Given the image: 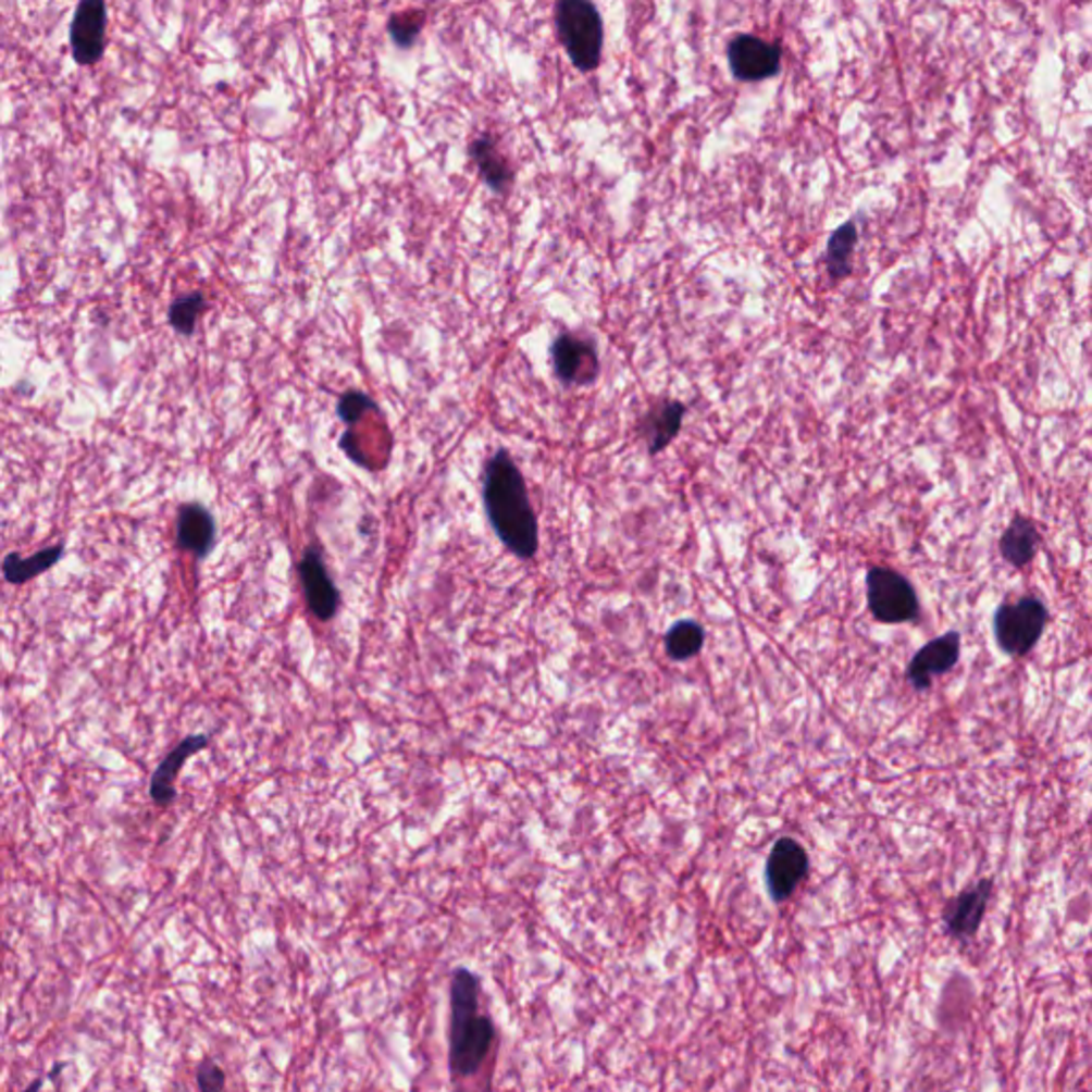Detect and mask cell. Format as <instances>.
Listing matches in <instances>:
<instances>
[{"mask_svg":"<svg viewBox=\"0 0 1092 1092\" xmlns=\"http://www.w3.org/2000/svg\"><path fill=\"white\" fill-rule=\"evenodd\" d=\"M483 501L499 543L519 559H534L541 546L538 517L525 479L506 448H499L485 466Z\"/></svg>","mask_w":1092,"mask_h":1092,"instance_id":"1","label":"cell"},{"mask_svg":"<svg viewBox=\"0 0 1092 1092\" xmlns=\"http://www.w3.org/2000/svg\"><path fill=\"white\" fill-rule=\"evenodd\" d=\"M481 982L468 969H457L450 983V1050L448 1065L452 1078H470L485 1063L495 1029L492 1018L479 1012Z\"/></svg>","mask_w":1092,"mask_h":1092,"instance_id":"2","label":"cell"},{"mask_svg":"<svg viewBox=\"0 0 1092 1092\" xmlns=\"http://www.w3.org/2000/svg\"><path fill=\"white\" fill-rule=\"evenodd\" d=\"M555 26L566 54L579 71L598 69L604 46L600 13L592 0H557Z\"/></svg>","mask_w":1092,"mask_h":1092,"instance_id":"3","label":"cell"},{"mask_svg":"<svg viewBox=\"0 0 1092 1092\" xmlns=\"http://www.w3.org/2000/svg\"><path fill=\"white\" fill-rule=\"evenodd\" d=\"M1045 621L1047 610L1038 598L1005 601L994 615L996 643L1009 656H1025L1038 645Z\"/></svg>","mask_w":1092,"mask_h":1092,"instance_id":"4","label":"cell"},{"mask_svg":"<svg viewBox=\"0 0 1092 1092\" xmlns=\"http://www.w3.org/2000/svg\"><path fill=\"white\" fill-rule=\"evenodd\" d=\"M867 600L881 623H907L920 615V601L911 583L890 568L874 566L869 570Z\"/></svg>","mask_w":1092,"mask_h":1092,"instance_id":"5","label":"cell"},{"mask_svg":"<svg viewBox=\"0 0 1092 1092\" xmlns=\"http://www.w3.org/2000/svg\"><path fill=\"white\" fill-rule=\"evenodd\" d=\"M553 372L566 386H592L600 376L596 346L574 333H561L550 344Z\"/></svg>","mask_w":1092,"mask_h":1092,"instance_id":"6","label":"cell"},{"mask_svg":"<svg viewBox=\"0 0 1092 1092\" xmlns=\"http://www.w3.org/2000/svg\"><path fill=\"white\" fill-rule=\"evenodd\" d=\"M108 46V2L79 0L71 24V52L79 64H97Z\"/></svg>","mask_w":1092,"mask_h":1092,"instance_id":"7","label":"cell"},{"mask_svg":"<svg viewBox=\"0 0 1092 1092\" xmlns=\"http://www.w3.org/2000/svg\"><path fill=\"white\" fill-rule=\"evenodd\" d=\"M728 62L736 79L754 84L779 73L781 50L756 35H739L728 46Z\"/></svg>","mask_w":1092,"mask_h":1092,"instance_id":"8","label":"cell"},{"mask_svg":"<svg viewBox=\"0 0 1092 1092\" xmlns=\"http://www.w3.org/2000/svg\"><path fill=\"white\" fill-rule=\"evenodd\" d=\"M809 869L805 849L794 839H781L770 849L766 863V883L774 901H785L794 894Z\"/></svg>","mask_w":1092,"mask_h":1092,"instance_id":"9","label":"cell"},{"mask_svg":"<svg viewBox=\"0 0 1092 1092\" xmlns=\"http://www.w3.org/2000/svg\"><path fill=\"white\" fill-rule=\"evenodd\" d=\"M299 579L308 608L321 621H331L339 606V594L328 576L327 566L317 548H308L299 563Z\"/></svg>","mask_w":1092,"mask_h":1092,"instance_id":"10","label":"cell"},{"mask_svg":"<svg viewBox=\"0 0 1092 1092\" xmlns=\"http://www.w3.org/2000/svg\"><path fill=\"white\" fill-rule=\"evenodd\" d=\"M960 657V634L947 632L941 638L930 641L925 645L907 668V679L916 690H929L932 681L945 672H950Z\"/></svg>","mask_w":1092,"mask_h":1092,"instance_id":"11","label":"cell"},{"mask_svg":"<svg viewBox=\"0 0 1092 1092\" xmlns=\"http://www.w3.org/2000/svg\"><path fill=\"white\" fill-rule=\"evenodd\" d=\"M990 892H992V881L983 879L978 885L969 888L967 892H963L960 896H956L947 905L943 920H945V927L952 936H956L960 941L976 936V932L982 927Z\"/></svg>","mask_w":1092,"mask_h":1092,"instance_id":"12","label":"cell"},{"mask_svg":"<svg viewBox=\"0 0 1092 1092\" xmlns=\"http://www.w3.org/2000/svg\"><path fill=\"white\" fill-rule=\"evenodd\" d=\"M208 745H210V734H193L169 752V756L154 770L150 781V798L159 807H166L175 801V781L182 772V766L199 752H203Z\"/></svg>","mask_w":1092,"mask_h":1092,"instance_id":"13","label":"cell"},{"mask_svg":"<svg viewBox=\"0 0 1092 1092\" xmlns=\"http://www.w3.org/2000/svg\"><path fill=\"white\" fill-rule=\"evenodd\" d=\"M687 406L679 399H661L654 404L638 423V432L647 442L649 455H657L668 448L683 427Z\"/></svg>","mask_w":1092,"mask_h":1092,"instance_id":"14","label":"cell"},{"mask_svg":"<svg viewBox=\"0 0 1092 1092\" xmlns=\"http://www.w3.org/2000/svg\"><path fill=\"white\" fill-rule=\"evenodd\" d=\"M216 541V523L201 504H186L177 517V545L184 550L206 557Z\"/></svg>","mask_w":1092,"mask_h":1092,"instance_id":"15","label":"cell"},{"mask_svg":"<svg viewBox=\"0 0 1092 1092\" xmlns=\"http://www.w3.org/2000/svg\"><path fill=\"white\" fill-rule=\"evenodd\" d=\"M470 157L472 161L479 166L485 184L492 188L493 193L497 195H506L510 184H512V169L510 164L506 161V157L499 152V148L495 146L489 135L485 137H479L472 141L470 146Z\"/></svg>","mask_w":1092,"mask_h":1092,"instance_id":"16","label":"cell"},{"mask_svg":"<svg viewBox=\"0 0 1092 1092\" xmlns=\"http://www.w3.org/2000/svg\"><path fill=\"white\" fill-rule=\"evenodd\" d=\"M1039 538L1038 528L1031 519H1025V517H1016L1012 521V525L1005 530L1003 538H1001V555L1014 566V568H1022L1027 566L1035 553H1038Z\"/></svg>","mask_w":1092,"mask_h":1092,"instance_id":"17","label":"cell"},{"mask_svg":"<svg viewBox=\"0 0 1092 1092\" xmlns=\"http://www.w3.org/2000/svg\"><path fill=\"white\" fill-rule=\"evenodd\" d=\"M858 244V228L854 222L841 224L828 239L823 265L832 282L845 280L852 275V257Z\"/></svg>","mask_w":1092,"mask_h":1092,"instance_id":"18","label":"cell"},{"mask_svg":"<svg viewBox=\"0 0 1092 1092\" xmlns=\"http://www.w3.org/2000/svg\"><path fill=\"white\" fill-rule=\"evenodd\" d=\"M703 645H705V630L700 623L690 619L674 623L666 634V652L677 661L698 656Z\"/></svg>","mask_w":1092,"mask_h":1092,"instance_id":"19","label":"cell"},{"mask_svg":"<svg viewBox=\"0 0 1092 1092\" xmlns=\"http://www.w3.org/2000/svg\"><path fill=\"white\" fill-rule=\"evenodd\" d=\"M60 553H62V546H54V548H46L41 553H37L35 557H17L15 553L7 555L4 559V576L9 583H26L30 579H35L37 574L46 572L48 568H52L55 561L60 559Z\"/></svg>","mask_w":1092,"mask_h":1092,"instance_id":"20","label":"cell"},{"mask_svg":"<svg viewBox=\"0 0 1092 1092\" xmlns=\"http://www.w3.org/2000/svg\"><path fill=\"white\" fill-rule=\"evenodd\" d=\"M206 297L201 293H193V295H186V297H179L171 310H169V321L173 328L182 335H193L195 331V325L201 317V312L206 310Z\"/></svg>","mask_w":1092,"mask_h":1092,"instance_id":"21","label":"cell"},{"mask_svg":"<svg viewBox=\"0 0 1092 1092\" xmlns=\"http://www.w3.org/2000/svg\"><path fill=\"white\" fill-rule=\"evenodd\" d=\"M423 26H425V15L421 11H406V13H395L390 17L388 33L397 46L408 48L417 41Z\"/></svg>","mask_w":1092,"mask_h":1092,"instance_id":"22","label":"cell"},{"mask_svg":"<svg viewBox=\"0 0 1092 1092\" xmlns=\"http://www.w3.org/2000/svg\"><path fill=\"white\" fill-rule=\"evenodd\" d=\"M376 410V404L363 395V393H346L339 401V417L346 421V423H355L359 421L365 412H374Z\"/></svg>","mask_w":1092,"mask_h":1092,"instance_id":"23","label":"cell"},{"mask_svg":"<svg viewBox=\"0 0 1092 1092\" xmlns=\"http://www.w3.org/2000/svg\"><path fill=\"white\" fill-rule=\"evenodd\" d=\"M197 1087L201 1091H222L226 1087V1076L224 1071L220 1069L219 1065L210 1058H206L201 1065H199V1071H197Z\"/></svg>","mask_w":1092,"mask_h":1092,"instance_id":"24","label":"cell"}]
</instances>
